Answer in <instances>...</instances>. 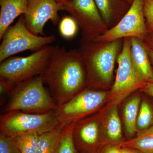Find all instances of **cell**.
Instances as JSON below:
<instances>
[{"mask_svg":"<svg viewBox=\"0 0 153 153\" xmlns=\"http://www.w3.org/2000/svg\"><path fill=\"white\" fill-rule=\"evenodd\" d=\"M59 124L54 111L45 114L9 111L1 115L0 133L11 137L32 132L39 135L51 130Z\"/></svg>","mask_w":153,"mask_h":153,"instance_id":"5b68a950","label":"cell"},{"mask_svg":"<svg viewBox=\"0 0 153 153\" xmlns=\"http://www.w3.org/2000/svg\"><path fill=\"white\" fill-rule=\"evenodd\" d=\"M39 134L36 132L27 133L13 137L14 143L21 153H36Z\"/></svg>","mask_w":153,"mask_h":153,"instance_id":"d6986e66","label":"cell"},{"mask_svg":"<svg viewBox=\"0 0 153 153\" xmlns=\"http://www.w3.org/2000/svg\"><path fill=\"white\" fill-rule=\"evenodd\" d=\"M106 134L108 138L113 142H118L122 137L121 125L117 108L111 110L107 120Z\"/></svg>","mask_w":153,"mask_h":153,"instance_id":"ffe728a7","label":"cell"},{"mask_svg":"<svg viewBox=\"0 0 153 153\" xmlns=\"http://www.w3.org/2000/svg\"><path fill=\"white\" fill-rule=\"evenodd\" d=\"M142 88L144 92L153 97V80L148 82Z\"/></svg>","mask_w":153,"mask_h":153,"instance_id":"f1b7e54d","label":"cell"},{"mask_svg":"<svg viewBox=\"0 0 153 153\" xmlns=\"http://www.w3.org/2000/svg\"><path fill=\"white\" fill-rule=\"evenodd\" d=\"M120 153H143L135 149L128 148L120 147Z\"/></svg>","mask_w":153,"mask_h":153,"instance_id":"f546056e","label":"cell"},{"mask_svg":"<svg viewBox=\"0 0 153 153\" xmlns=\"http://www.w3.org/2000/svg\"><path fill=\"white\" fill-rule=\"evenodd\" d=\"M42 75L58 106L80 92L87 82L85 65L79 50H67L59 45L54 46L49 64Z\"/></svg>","mask_w":153,"mask_h":153,"instance_id":"6da1fadb","label":"cell"},{"mask_svg":"<svg viewBox=\"0 0 153 153\" xmlns=\"http://www.w3.org/2000/svg\"><path fill=\"white\" fill-rule=\"evenodd\" d=\"M119 146L135 149L143 153H153V125L142 131L136 137L120 144Z\"/></svg>","mask_w":153,"mask_h":153,"instance_id":"e0dca14e","label":"cell"},{"mask_svg":"<svg viewBox=\"0 0 153 153\" xmlns=\"http://www.w3.org/2000/svg\"><path fill=\"white\" fill-rule=\"evenodd\" d=\"M120 147L119 146H108L99 153H120Z\"/></svg>","mask_w":153,"mask_h":153,"instance_id":"83f0119b","label":"cell"},{"mask_svg":"<svg viewBox=\"0 0 153 153\" xmlns=\"http://www.w3.org/2000/svg\"><path fill=\"white\" fill-rule=\"evenodd\" d=\"M137 125L141 131L153 125V108L147 101L145 100L141 105L137 118Z\"/></svg>","mask_w":153,"mask_h":153,"instance_id":"7402d4cb","label":"cell"},{"mask_svg":"<svg viewBox=\"0 0 153 153\" xmlns=\"http://www.w3.org/2000/svg\"><path fill=\"white\" fill-rule=\"evenodd\" d=\"M130 50V38H123L121 52L117 57L118 67L111 91L114 94H125L137 88H143L147 83L135 68Z\"/></svg>","mask_w":153,"mask_h":153,"instance_id":"30bf717a","label":"cell"},{"mask_svg":"<svg viewBox=\"0 0 153 153\" xmlns=\"http://www.w3.org/2000/svg\"><path fill=\"white\" fill-rule=\"evenodd\" d=\"M56 1H57L58 3L63 5L64 4L68 1H70V0H56Z\"/></svg>","mask_w":153,"mask_h":153,"instance_id":"1f68e13d","label":"cell"},{"mask_svg":"<svg viewBox=\"0 0 153 153\" xmlns=\"http://www.w3.org/2000/svg\"><path fill=\"white\" fill-rule=\"evenodd\" d=\"M146 47L148 55H149V58L150 60L151 64L153 66V50L149 49L147 47Z\"/></svg>","mask_w":153,"mask_h":153,"instance_id":"4dcf8cb0","label":"cell"},{"mask_svg":"<svg viewBox=\"0 0 153 153\" xmlns=\"http://www.w3.org/2000/svg\"><path fill=\"white\" fill-rule=\"evenodd\" d=\"M127 2H128L131 5L132 3L133 2L134 0H126Z\"/></svg>","mask_w":153,"mask_h":153,"instance_id":"d6a6232c","label":"cell"},{"mask_svg":"<svg viewBox=\"0 0 153 153\" xmlns=\"http://www.w3.org/2000/svg\"><path fill=\"white\" fill-rule=\"evenodd\" d=\"M72 137L77 150L81 153H97L99 131V126L95 120L85 121L80 123L74 122Z\"/></svg>","mask_w":153,"mask_h":153,"instance_id":"7c38bea8","label":"cell"},{"mask_svg":"<svg viewBox=\"0 0 153 153\" xmlns=\"http://www.w3.org/2000/svg\"><path fill=\"white\" fill-rule=\"evenodd\" d=\"M0 45V62L12 55L27 50L37 51L55 42V36H39L31 33L27 27L25 16L19 17L16 24L9 27L4 34Z\"/></svg>","mask_w":153,"mask_h":153,"instance_id":"8992f818","label":"cell"},{"mask_svg":"<svg viewBox=\"0 0 153 153\" xmlns=\"http://www.w3.org/2000/svg\"><path fill=\"white\" fill-rule=\"evenodd\" d=\"M148 33L144 15L143 0H134L128 10L120 22L94 41L106 43L118 39L134 37L143 41Z\"/></svg>","mask_w":153,"mask_h":153,"instance_id":"ba28073f","label":"cell"},{"mask_svg":"<svg viewBox=\"0 0 153 153\" xmlns=\"http://www.w3.org/2000/svg\"><path fill=\"white\" fill-rule=\"evenodd\" d=\"M143 42L145 47L153 50V31L148 33L146 38Z\"/></svg>","mask_w":153,"mask_h":153,"instance_id":"4316f807","label":"cell"},{"mask_svg":"<svg viewBox=\"0 0 153 153\" xmlns=\"http://www.w3.org/2000/svg\"><path fill=\"white\" fill-rule=\"evenodd\" d=\"M18 83L8 79L0 78V94L1 99L3 97L10 95Z\"/></svg>","mask_w":153,"mask_h":153,"instance_id":"484cf974","label":"cell"},{"mask_svg":"<svg viewBox=\"0 0 153 153\" xmlns=\"http://www.w3.org/2000/svg\"></svg>","mask_w":153,"mask_h":153,"instance_id":"836d02e7","label":"cell"},{"mask_svg":"<svg viewBox=\"0 0 153 153\" xmlns=\"http://www.w3.org/2000/svg\"><path fill=\"white\" fill-rule=\"evenodd\" d=\"M0 153H21L14 143L13 137L0 133Z\"/></svg>","mask_w":153,"mask_h":153,"instance_id":"cb8c5ba5","label":"cell"},{"mask_svg":"<svg viewBox=\"0 0 153 153\" xmlns=\"http://www.w3.org/2000/svg\"><path fill=\"white\" fill-rule=\"evenodd\" d=\"M131 57L135 68L147 82L153 80V68L147 51L142 41L130 38Z\"/></svg>","mask_w":153,"mask_h":153,"instance_id":"4fadbf2b","label":"cell"},{"mask_svg":"<svg viewBox=\"0 0 153 153\" xmlns=\"http://www.w3.org/2000/svg\"><path fill=\"white\" fill-rule=\"evenodd\" d=\"M106 96V93L103 91L84 90L58 106L54 112L59 123H71L97 109Z\"/></svg>","mask_w":153,"mask_h":153,"instance_id":"9c48e42d","label":"cell"},{"mask_svg":"<svg viewBox=\"0 0 153 153\" xmlns=\"http://www.w3.org/2000/svg\"><path fill=\"white\" fill-rule=\"evenodd\" d=\"M101 16L108 29L113 27L130 7L126 0H94Z\"/></svg>","mask_w":153,"mask_h":153,"instance_id":"5bb4252c","label":"cell"},{"mask_svg":"<svg viewBox=\"0 0 153 153\" xmlns=\"http://www.w3.org/2000/svg\"><path fill=\"white\" fill-rule=\"evenodd\" d=\"M77 25L72 17L65 16L63 17L59 25V31L64 38H73L77 31Z\"/></svg>","mask_w":153,"mask_h":153,"instance_id":"603a6c76","label":"cell"},{"mask_svg":"<svg viewBox=\"0 0 153 153\" xmlns=\"http://www.w3.org/2000/svg\"><path fill=\"white\" fill-rule=\"evenodd\" d=\"M63 5L56 0H27V10L25 16L26 26L35 35L44 36L45 24L50 20L57 25L59 21L58 13L64 10Z\"/></svg>","mask_w":153,"mask_h":153,"instance_id":"8fae6325","label":"cell"},{"mask_svg":"<svg viewBox=\"0 0 153 153\" xmlns=\"http://www.w3.org/2000/svg\"><path fill=\"white\" fill-rule=\"evenodd\" d=\"M143 8L148 33L153 31V0H143Z\"/></svg>","mask_w":153,"mask_h":153,"instance_id":"d4e9b609","label":"cell"},{"mask_svg":"<svg viewBox=\"0 0 153 153\" xmlns=\"http://www.w3.org/2000/svg\"><path fill=\"white\" fill-rule=\"evenodd\" d=\"M44 83L42 74L18 83L9 95L3 113L11 111L33 114L55 111L58 106Z\"/></svg>","mask_w":153,"mask_h":153,"instance_id":"3957f363","label":"cell"},{"mask_svg":"<svg viewBox=\"0 0 153 153\" xmlns=\"http://www.w3.org/2000/svg\"><path fill=\"white\" fill-rule=\"evenodd\" d=\"M0 40L15 19L25 15L27 0H0Z\"/></svg>","mask_w":153,"mask_h":153,"instance_id":"9a60e30c","label":"cell"},{"mask_svg":"<svg viewBox=\"0 0 153 153\" xmlns=\"http://www.w3.org/2000/svg\"><path fill=\"white\" fill-rule=\"evenodd\" d=\"M66 125L59 124L51 130L39 134L36 153H56Z\"/></svg>","mask_w":153,"mask_h":153,"instance_id":"2e32d148","label":"cell"},{"mask_svg":"<svg viewBox=\"0 0 153 153\" xmlns=\"http://www.w3.org/2000/svg\"><path fill=\"white\" fill-rule=\"evenodd\" d=\"M74 123V122L67 124L64 126L56 153H79L72 137Z\"/></svg>","mask_w":153,"mask_h":153,"instance_id":"44dd1931","label":"cell"},{"mask_svg":"<svg viewBox=\"0 0 153 153\" xmlns=\"http://www.w3.org/2000/svg\"><path fill=\"white\" fill-rule=\"evenodd\" d=\"M123 40L118 39L106 43L93 41L81 43L79 50L85 65L87 83H110L115 62Z\"/></svg>","mask_w":153,"mask_h":153,"instance_id":"7a4b0ae2","label":"cell"},{"mask_svg":"<svg viewBox=\"0 0 153 153\" xmlns=\"http://www.w3.org/2000/svg\"><path fill=\"white\" fill-rule=\"evenodd\" d=\"M63 6L82 30L81 43L93 41L108 30L94 0H70Z\"/></svg>","mask_w":153,"mask_h":153,"instance_id":"52a82bcc","label":"cell"},{"mask_svg":"<svg viewBox=\"0 0 153 153\" xmlns=\"http://www.w3.org/2000/svg\"><path fill=\"white\" fill-rule=\"evenodd\" d=\"M54 46L46 45L27 57H10L0 65V78L15 83L41 75L47 68Z\"/></svg>","mask_w":153,"mask_h":153,"instance_id":"277c9868","label":"cell"},{"mask_svg":"<svg viewBox=\"0 0 153 153\" xmlns=\"http://www.w3.org/2000/svg\"><path fill=\"white\" fill-rule=\"evenodd\" d=\"M140 103V98L135 97L126 105L124 109V117L126 131L128 135H132L136 131V125Z\"/></svg>","mask_w":153,"mask_h":153,"instance_id":"ac0fdd59","label":"cell"}]
</instances>
